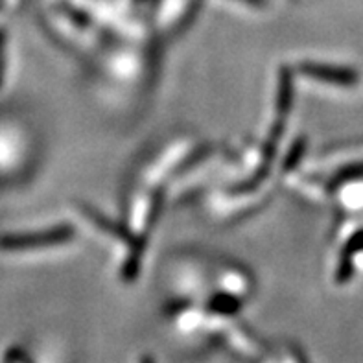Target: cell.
<instances>
[{
    "mask_svg": "<svg viewBox=\"0 0 363 363\" xmlns=\"http://www.w3.org/2000/svg\"><path fill=\"white\" fill-rule=\"evenodd\" d=\"M144 363H146V362H144ZM147 363H150V362H147Z\"/></svg>",
    "mask_w": 363,
    "mask_h": 363,
    "instance_id": "cell-1",
    "label": "cell"
}]
</instances>
